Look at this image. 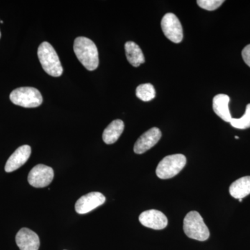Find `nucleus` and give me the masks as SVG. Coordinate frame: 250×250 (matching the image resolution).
<instances>
[{
	"mask_svg": "<svg viewBox=\"0 0 250 250\" xmlns=\"http://www.w3.org/2000/svg\"><path fill=\"white\" fill-rule=\"evenodd\" d=\"M74 52L77 59L88 70L98 68L99 54L97 46L88 38L78 37L74 42Z\"/></svg>",
	"mask_w": 250,
	"mask_h": 250,
	"instance_id": "1",
	"label": "nucleus"
},
{
	"mask_svg": "<svg viewBox=\"0 0 250 250\" xmlns=\"http://www.w3.org/2000/svg\"><path fill=\"white\" fill-rule=\"evenodd\" d=\"M38 57L42 68L52 77H60L62 74V67L58 54L48 42H43L38 49Z\"/></svg>",
	"mask_w": 250,
	"mask_h": 250,
	"instance_id": "2",
	"label": "nucleus"
},
{
	"mask_svg": "<svg viewBox=\"0 0 250 250\" xmlns=\"http://www.w3.org/2000/svg\"><path fill=\"white\" fill-rule=\"evenodd\" d=\"M183 228L186 235L192 239L205 241L209 238V229L198 212L193 210L186 215Z\"/></svg>",
	"mask_w": 250,
	"mask_h": 250,
	"instance_id": "3",
	"label": "nucleus"
},
{
	"mask_svg": "<svg viewBox=\"0 0 250 250\" xmlns=\"http://www.w3.org/2000/svg\"><path fill=\"white\" fill-rule=\"evenodd\" d=\"M187 164V158L183 154H172L166 156L156 167L158 177L162 179L172 178L178 174Z\"/></svg>",
	"mask_w": 250,
	"mask_h": 250,
	"instance_id": "4",
	"label": "nucleus"
},
{
	"mask_svg": "<svg viewBox=\"0 0 250 250\" xmlns=\"http://www.w3.org/2000/svg\"><path fill=\"white\" fill-rule=\"evenodd\" d=\"M10 100L14 104L24 108H36L42 103V97L39 90L32 87H21L11 92Z\"/></svg>",
	"mask_w": 250,
	"mask_h": 250,
	"instance_id": "5",
	"label": "nucleus"
},
{
	"mask_svg": "<svg viewBox=\"0 0 250 250\" xmlns=\"http://www.w3.org/2000/svg\"><path fill=\"white\" fill-rule=\"evenodd\" d=\"M161 28L164 35L174 43H179L183 39V29L182 24L175 15L172 13L166 14L161 21Z\"/></svg>",
	"mask_w": 250,
	"mask_h": 250,
	"instance_id": "6",
	"label": "nucleus"
},
{
	"mask_svg": "<svg viewBox=\"0 0 250 250\" xmlns=\"http://www.w3.org/2000/svg\"><path fill=\"white\" fill-rule=\"evenodd\" d=\"M54 176L52 167L39 164L31 169L28 176V182L33 187L44 188L52 183Z\"/></svg>",
	"mask_w": 250,
	"mask_h": 250,
	"instance_id": "7",
	"label": "nucleus"
},
{
	"mask_svg": "<svg viewBox=\"0 0 250 250\" xmlns=\"http://www.w3.org/2000/svg\"><path fill=\"white\" fill-rule=\"evenodd\" d=\"M105 201L106 197L101 192H90L77 200L75 204V210L79 214H85L103 205Z\"/></svg>",
	"mask_w": 250,
	"mask_h": 250,
	"instance_id": "8",
	"label": "nucleus"
},
{
	"mask_svg": "<svg viewBox=\"0 0 250 250\" xmlns=\"http://www.w3.org/2000/svg\"><path fill=\"white\" fill-rule=\"evenodd\" d=\"M140 223L146 228L153 229L161 230L167 227V217L162 212L151 209L143 212L139 216Z\"/></svg>",
	"mask_w": 250,
	"mask_h": 250,
	"instance_id": "9",
	"label": "nucleus"
},
{
	"mask_svg": "<svg viewBox=\"0 0 250 250\" xmlns=\"http://www.w3.org/2000/svg\"><path fill=\"white\" fill-rule=\"evenodd\" d=\"M161 131L159 128L153 127L140 136L134 145V151L136 154H141L154 147L161 139Z\"/></svg>",
	"mask_w": 250,
	"mask_h": 250,
	"instance_id": "10",
	"label": "nucleus"
},
{
	"mask_svg": "<svg viewBox=\"0 0 250 250\" xmlns=\"http://www.w3.org/2000/svg\"><path fill=\"white\" fill-rule=\"evenodd\" d=\"M16 244L21 250H39L40 248L39 237L32 230L22 228L16 236Z\"/></svg>",
	"mask_w": 250,
	"mask_h": 250,
	"instance_id": "11",
	"label": "nucleus"
},
{
	"mask_svg": "<svg viewBox=\"0 0 250 250\" xmlns=\"http://www.w3.org/2000/svg\"><path fill=\"white\" fill-rule=\"evenodd\" d=\"M31 148L27 145L21 146L10 156L5 166L6 172H12L22 167L30 157Z\"/></svg>",
	"mask_w": 250,
	"mask_h": 250,
	"instance_id": "12",
	"label": "nucleus"
},
{
	"mask_svg": "<svg viewBox=\"0 0 250 250\" xmlns=\"http://www.w3.org/2000/svg\"><path fill=\"white\" fill-rule=\"evenodd\" d=\"M229 97L225 94H218L213 100V109L215 114L228 123H230L232 119L229 108Z\"/></svg>",
	"mask_w": 250,
	"mask_h": 250,
	"instance_id": "13",
	"label": "nucleus"
},
{
	"mask_svg": "<svg viewBox=\"0 0 250 250\" xmlns=\"http://www.w3.org/2000/svg\"><path fill=\"white\" fill-rule=\"evenodd\" d=\"M125 125L121 120H115L104 131L103 139L106 144L116 143L124 131Z\"/></svg>",
	"mask_w": 250,
	"mask_h": 250,
	"instance_id": "14",
	"label": "nucleus"
},
{
	"mask_svg": "<svg viewBox=\"0 0 250 250\" xmlns=\"http://www.w3.org/2000/svg\"><path fill=\"white\" fill-rule=\"evenodd\" d=\"M229 193L235 199H243L250 194V176L241 177L229 187Z\"/></svg>",
	"mask_w": 250,
	"mask_h": 250,
	"instance_id": "15",
	"label": "nucleus"
},
{
	"mask_svg": "<svg viewBox=\"0 0 250 250\" xmlns=\"http://www.w3.org/2000/svg\"><path fill=\"white\" fill-rule=\"evenodd\" d=\"M126 59L131 65L139 67L145 62V57L141 49L132 41L126 42L125 45Z\"/></svg>",
	"mask_w": 250,
	"mask_h": 250,
	"instance_id": "16",
	"label": "nucleus"
},
{
	"mask_svg": "<svg viewBox=\"0 0 250 250\" xmlns=\"http://www.w3.org/2000/svg\"><path fill=\"white\" fill-rule=\"evenodd\" d=\"M136 96L143 102H149L156 96L154 87L151 83L139 85L136 90Z\"/></svg>",
	"mask_w": 250,
	"mask_h": 250,
	"instance_id": "17",
	"label": "nucleus"
},
{
	"mask_svg": "<svg viewBox=\"0 0 250 250\" xmlns=\"http://www.w3.org/2000/svg\"><path fill=\"white\" fill-rule=\"evenodd\" d=\"M233 127L239 129H246L250 128V104L247 105L245 114L241 118H232L231 122Z\"/></svg>",
	"mask_w": 250,
	"mask_h": 250,
	"instance_id": "18",
	"label": "nucleus"
},
{
	"mask_svg": "<svg viewBox=\"0 0 250 250\" xmlns=\"http://www.w3.org/2000/svg\"><path fill=\"white\" fill-rule=\"evenodd\" d=\"M224 1L223 0H198L197 3L202 9L207 11H214L218 9Z\"/></svg>",
	"mask_w": 250,
	"mask_h": 250,
	"instance_id": "19",
	"label": "nucleus"
},
{
	"mask_svg": "<svg viewBox=\"0 0 250 250\" xmlns=\"http://www.w3.org/2000/svg\"><path fill=\"white\" fill-rule=\"evenodd\" d=\"M242 57L247 65L250 67V44L247 45L242 51Z\"/></svg>",
	"mask_w": 250,
	"mask_h": 250,
	"instance_id": "20",
	"label": "nucleus"
},
{
	"mask_svg": "<svg viewBox=\"0 0 250 250\" xmlns=\"http://www.w3.org/2000/svg\"><path fill=\"white\" fill-rule=\"evenodd\" d=\"M235 139H239V137H238V136H235Z\"/></svg>",
	"mask_w": 250,
	"mask_h": 250,
	"instance_id": "21",
	"label": "nucleus"
},
{
	"mask_svg": "<svg viewBox=\"0 0 250 250\" xmlns=\"http://www.w3.org/2000/svg\"><path fill=\"white\" fill-rule=\"evenodd\" d=\"M239 200L240 202H241L242 201H243V199H239V200Z\"/></svg>",
	"mask_w": 250,
	"mask_h": 250,
	"instance_id": "22",
	"label": "nucleus"
},
{
	"mask_svg": "<svg viewBox=\"0 0 250 250\" xmlns=\"http://www.w3.org/2000/svg\"><path fill=\"white\" fill-rule=\"evenodd\" d=\"M0 38H1V32H0Z\"/></svg>",
	"mask_w": 250,
	"mask_h": 250,
	"instance_id": "23",
	"label": "nucleus"
}]
</instances>
